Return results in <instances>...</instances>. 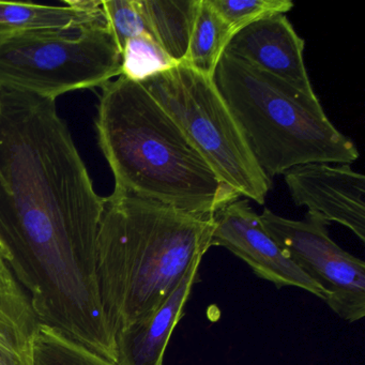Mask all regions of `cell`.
I'll list each match as a JSON object with an SVG mask.
<instances>
[{"label": "cell", "instance_id": "obj_1", "mask_svg": "<svg viewBox=\"0 0 365 365\" xmlns=\"http://www.w3.org/2000/svg\"><path fill=\"white\" fill-rule=\"evenodd\" d=\"M106 204L56 101L0 89V257L40 324L116 363L98 283Z\"/></svg>", "mask_w": 365, "mask_h": 365}, {"label": "cell", "instance_id": "obj_17", "mask_svg": "<svg viewBox=\"0 0 365 365\" xmlns=\"http://www.w3.org/2000/svg\"><path fill=\"white\" fill-rule=\"evenodd\" d=\"M235 34L267 16L286 14L294 8L290 0H209Z\"/></svg>", "mask_w": 365, "mask_h": 365}, {"label": "cell", "instance_id": "obj_8", "mask_svg": "<svg viewBox=\"0 0 365 365\" xmlns=\"http://www.w3.org/2000/svg\"><path fill=\"white\" fill-rule=\"evenodd\" d=\"M211 245L225 247L260 279L277 288L297 287L326 300L324 290L284 253L268 234L259 215L245 198H238L213 215Z\"/></svg>", "mask_w": 365, "mask_h": 365}, {"label": "cell", "instance_id": "obj_11", "mask_svg": "<svg viewBox=\"0 0 365 365\" xmlns=\"http://www.w3.org/2000/svg\"><path fill=\"white\" fill-rule=\"evenodd\" d=\"M202 262L198 260L191 267L176 289L155 313L117 335V365H164L166 347L175 327L185 314Z\"/></svg>", "mask_w": 365, "mask_h": 365}, {"label": "cell", "instance_id": "obj_18", "mask_svg": "<svg viewBox=\"0 0 365 365\" xmlns=\"http://www.w3.org/2000/svg\"><path fill=\"white\" fill-rule=\"evenodd\" d=\"M100 4L108 31L114 38L120 54L130 39L143 34H149L136 0H103Z\"/></svg>", "mask_w": 365, "mask_h": 365}, {"label": "cell", "instance_id": "obj_12", "mask_svg": "<svg viewBox=\"0 0 365 365\" xmlns=\"http://www.w3.org/2000/svg\"><path fill=\"white\" fill-rule=\"evenodd\" d=\"M104 20L96 0H66L61 6L0 3V42L26 31H76Z\"/></svg>", "mask_w": 365, "mask_h": 365}, {"label": "cell", "instance_id": "obj_9", "mask_svg": "<svg viewBox=\"0 0 365 365\" xmlns=\"http://www.w3.org/2000/svg\"><path fill=\"white\" fill-rule=\"evenodd\" d=\"M292 202L329 225L337 223L365 241V177L349 164L309 163L284 174Z\"/></svg>", "mask_w": 365, "mask_h": 365}, {"label": "cell", "instance_id": "obj_16", "mask_svg": "<svg viewBox=\"0 0 365 365\" xmlns=\"http://www.w3.org/2000/svg\"><path fill=\"white\" fill-rule=\"evenodd\" d=\"M120 55V76L135 83L145 82L180 65L173 61L149 34L130 39Z\"/></svg>", "mask_w": 365, "mask_h": 365}, {"label": "cell", "instance_id": "obj_13", "mask_svg": "<svg viewBox=\"0 0 365 365\" xmlns=\"http://www.w3.org/2000/svg\"><path fill=\"white\" fill-rule=\"evenodd\" d=\"M149 34L178 63L187 58L200 0H136Z\"/></svg>", "mask_w": 365, "mask_h": 365}, {"label": "cell", "instance_id": "obj_5", "mask_svg": "<svg viewBox=\"0 0 365 365\" xmlns=\"http://www.w3.org/2000/svg\"><path fill=\"white\" fill-rule=\"evenodd\" d=\"M140 84L172 117L224 185L240 197L264 204L272 180L258 165L213 78L180 63Z\"/></svg>", "mask_w": 365, "mask_h": 365}, {"label": "cell", "instance_id": "obj_6", "mask_svg": "<svg viewBox=\"0 0 365 365\" xmlns=\"http://www.w3.org/2000/svg\"><path fill=\"white\" fill-rule=\"evenodd\" d=\"M121 55L106 21L76 31H34L0 42V89L43 99L101 88L120 76Z\"/></svg>", "mask_w": 365, "mask_h": 365}, {"label": "cell", "instance_id": "obj_10", "mask_svg": "<svg viewBox=\"0 0 365 365\" xmlns=\"http://www.w3.org/2000/svg\"><path fill=\"white\" fill-rule=\"evenodd\" d=\"M305 42L285 14L267 16L237 31L224 52L309 96H316L304 61Z\"/></svg>", "mask_w": 365, "mask_h": 365}, {"label": "cell", "instance_id": "obj_19", "mask_svg": "<svg viewBox=\"0 0 365 365\" xmlns=\"http://www.w3.org/2000/svg\"><path fill=\"white\" fill-rule=\"evenodd\" d=\"M34 339L0 336V365H34Z\"/></svg>", "mask_w": 365, "mask_h": 365}, {"label": "cell", "instance_id": "obj_3", "mask_svg": "<svg viewBox=\"0 0 365 365\" xmlns=\"http://www.w3.org/2000/svg\"><path fill=\"white\" fill-rule=\"evenodd\" d=\"M96 128L117 193L200 215L240 198L140 83L120 76L101 87Z\"/></svg>", "mask_w": 365, "mask_h": 365}, {"label": "cell", "instance_id": "obj_15", "mask_svg": "<svg viewBox=\"0 0 365 365\" xmlns=\"http://www.w3.org/2000/svg\"><path fill=\"white\" fill-rule=\"evenodd\" d=\"M33 359L34 365H117L41 324L34 339Z\"/></svg>", "mask_w": 365, "mask_h": 365}, {"label": "cell", "instance_id": "obj_2", "mask_svg": "<svg viewBox=\"0 0 365 365\" xmlns=\"http://www.w3.org/2000/svg\"><path fill=\"white\" fill-rule=\"evenodd\" d=\"M213 215L113 192L98 243L102 309L115 341L155 313L211 245ZM116 344V343H115Z\"/></svg>", "mask_w": 365, "mask_h": 365}, {"label": "cell", "instance_id": "obj_14", "mask_svg": "<svg viewBox=\"0 0 365 365\" xmlns=\"http://www.w3.org/2000/svg\"><path fill=\"white\" fill-rule=\"evenodd\" d=\"M234 36L227 23L209 0H200L190 39L185 65L207 78H213L217 63Z\"/></svg>", "mask_w": 365, "mask_h": 365}, {"label": "cell", "instance_id": "obj_4", "mask_svg": "<svg viewBox=\"0 0 365 365\" xmlns=\"http://www.w3.org/2000/svg\"><path fill=\"white\" fill-rule=\"evenodd\" d=\"M213 82L264 174L309 163L349 164L358 148L327 116L317 96L223 53Z\"/></svg>", "mask_w": 365, "mask_h": 365}, {"label": "cell", "instance_id": "obj_7", "mask_svg": "<svg viewBox=\"0 0 365 365\" xmlns=\"http://www.w3.org/2000/svg\"><path fill=\"white\" fill-rule=\"evenodd\" d=\"M259 217L284 253L324 290L336 315L348 322L364 318L365 262L333 241L326 223L309 215L287 219L268 208Z\"/></svg>", "mask_w": 365, "mask_h": 365}]
</instances>
